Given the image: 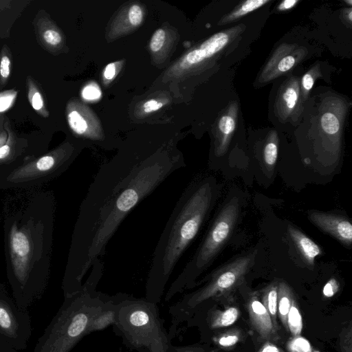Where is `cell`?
<instances>
[{
	"instance_id": "obj_1",
	"label": "cell",
	"mask_w": 352,
	"mask_h": 352,
	"mask_svg": "<svg viewBox=\"0 0 352 352\" xmlns=\"http://www.w3.org/2000/svg\"><path fill=\"white\" fill-rule=\"evenodd\" d=\"M184 166L179 155H120L97 172L76 223L64 292L74 294L128 214L168 176Z\"/></svg>"
},
{
	"instance_id": "obj_2",
	"label": "cell",
	"mask_w": 352,
	"mask_h": 352,
	"mask_svg": "<svg viewBox=\"0 0 352 352\" xmlns=\"http://www.w3.org/2000/svg\"><path fill=\"white\" fill-rule=\"evenodd\" d=\"M214 182L206 178L183 191L155 246L146 283V300L157 304L176 265L198 234L212 205Z\"/></svg>"
},
{
	"instance_id": "obj_3",
	"label": "cell",
	"mask_w": 352,
	"mask_h": 352,
	"mask_svg": "<svg viewBox=\"0 0 352 352\" xmlns=\"http://www.w3.org/2000/svg\"><path fill=\"white\" fill-rule=\"evenodd\" d=\"M100 278L89 274L78 293L65 300L33 352H69L87 335V328L96 314L107 303L109 296L96 291Z\"/></svg>"
},
{
	"instance_id": "obj_4",
	"label": "cell",
	"mask_w": 352,
	"mask_h": 352,
	"mask_svg": "<svg viewBox=\"0 0 352 352\" xmlns=\"http://www.w3.org/2000/svg\"><path fill=\"white\" fill-rule=\"evenodd\" d=\"M114 331L124 344L138 352H173L171 337L160 318L157 304L118 293Z\"/></svg>"
},
{
	"instance_id": "obj_5",
	"label": "cell",
	"mask_w": 352,
	"mask_h": 352,
	"mask_svg": "<svg viewBox=\"0 0 352 352\" xmlns=\"http://www.w3.org/2000/svg\"><path fill=\"white\" fill-rule=\"evenodd\" d=\"M256 252L240 256L219 268L207 279L201 288L184 295L169 307L171 316L169 335L174 336L177 327L188 320L194 313L208 300L220 298L232 292L242 283L244 276L253 265Z\"/></svg>"
},
{
	"instance_id": "obj_6",
	"label": "cell",
	"mask_w": 352,
	"mask_h": 352,
	"mask_svg": "<svg viewBox=\"0 0 352 352\" xmlns=\"http://www.w3.org/2000/svg\"><path fill=\"white\" fill-rule=\"evenodd\" d=\"M32 334L28 310L21 309L0 290V342L16 351L25 349Z\"/></svg>"
},
{
	"instance_id": "obj_7",
	"label": "cell",
	"mask_w": 352,
	"mask_h": 352,
	"mask_svg": "<svg viewBox=\"0 0 352 352\" xmlns=\"http://www.w3.org/2000/svg\"><path fill=\"white\" fill-rule=\"evenodd\" d=\"M10 250L14 275L21 287L18 296L14 298L16 302L28 280L31 243L28 236L14 226L10 234Z\"/></svg>"
},
{
	"instance_id": "obj_8",
	"label": "cell",
	"mask_w": 352,
	"mask_h": 352,
	"mask_svg": "<svg viewBox=\"0 0 352 352\" xmlns=\"http://www.w3.org/2000/svg\"><path fill=\"white\" fill-rule=\"evenodd\" d=\"M311 222L323 232L331 235L346 247L352 242V225L345 217L318 211L309 214Z\"/></svg>"
},
{
	"instance_id": "obj_9",
	"label": "cell",
	"mask_w": 352,
	"mask_h": 352,
	"mask_svg": "<svg viewBox=\"0 0 352 352\" xmlns=\"http://www.w3.org/2000/svg\"><path fill=\"white\" fill-rule=\"evenodd\" d=\"M250 321L254 331L264 340H277L278 329L255 293L251 294L246 303Z\"/></svg>"
},
{
	"instance_id": "obj_10",
	"label": "cell",
	"mask_w": 352,
	"mask_h": 352,
	"mask_svg": "<svg viewBox=\"0 0 352 352\" xmlns=\"http://www.w3.org/2000/svg\"><path fill=\"white\" fill-rule=\"evenodd\" d=\"M229 41L230 34L227 32H221L212 35L197 48L187 53L181 60L179 67L187 69L210 58L223 49Z\"/></svg>"
},
{
	"instance_id": "obj_11",
	"label": "cell",
	"mask_w": 352,
	"mask_h": 352,
	"mask_svg": "<svg viewBox=\"0 0 352 352\" xmlns=\"http://www.w3.org/2000/svg\"><path fill=\"white\" fill-rule=\"evenodd\" d=\"M289 235L303 261L309 266H314L315 259L322 251L320 247L298 228L292 225L287 228Z\"/></svg>"
},
{
	"instance_id": "obj_12",
	"label": "cell",
	"mask_w": 352,
	"mask_h": 352,
	"mask_svg": "<svg viewBox=\"0 0 352 352\" xmlns=\"http://www.w3.org/2000/svg\"><path fill=\"white\" fill-rule=\"evenodd\" d=\"M116 314L117 305L115 295L109 296L104 307L91 320L87 328V335L114 325L116 321Z\"/></svg>"
},
{
	"instance_id": "obj_13",
	"label": "cell",
	"mask_w": 352,
	"mask_h": 352,
	"mask_svg": "<svg viewBox=\"0 0 352 352\" xmlns=\"http://www.w3.org/2000/svg\"><path fill=\"white\" fill-rule=\"evenodd\" d=\"M238 307L231 306L224 310L211 309L207 311L206 321L210 329H217L233 324L239 318Z\"/></svg>"
},
{
	"instance_id": "obj_14",
	"label": "cell",
	"mask_w": 352,
	"mask_h": 352,
	"mask_svg": "<svg viewBox=\"0 0 352 352\" xmlns=\"http://www.w3.org/2000/svg\"><path fill=\"white\" fill-rule=\"evenodd\" d=\"M299 97L298 80H292L282 89L278 100V109L281 116H287L295 109Z\"/></svg>"
},
{
	"instance_id": "obj_15",
	"label": "cell",
	"mask_w": 352,
	"mask_h": 352,
	"mask_svg": "<svg viewBox=\"0 0 352 352\" xmlns=\"http://www.w3.org/2000/svg\"><path fill=\"white\" fill-rule=\"evenodd\" d=\"M292 289L284 281L278 282V315L286 331L287 329V314L294 299Z\"/></svg>"
},
{
	"instance_id": "obj_16",
	"label": "cell",
	"mask_w": 352,
	"mask_h": 352,
	"mask_svg": "<svg viewBox=\"0 0 352 352\" xmlns=\"http://www.w3.org/2000/svg\"><path fill=\"white\" fill-rule=\"evenodd\" d=\"M235 118L229 113L223 116L218 123L220 137L216 147V153L217 155H222L227 149L231 135L235 129Z\"/></svg>"
},
{
	"instance_id": "obj_17",
	"label": "cell",
	"mask_w": 352,
	"mask_h": 352,
	"mask_svg": "<svg viewBox=\"0 0 352 352\" xmlns=\"http://www.w3.org/2000/svg\"><path fill=\"white\" fill-rule=\"evenodd\" d=\"M278 282L274 281L267 285L263 291L262 304L268 311L271 319L277 329H278Z\"/></svg>"
},
{
	"instance_id": "obj_18",
	"label": "cell",
	"mask_w": 352,
	"mask_h": 352,
	"mask_svg": "<svg viewBox=\"0 0 352 352\" xmlns=\"http://www.w3.org/2000/svg\"><path fill=\"white\" fill-rule=\"evenodd\" d=\"M269 0H248L241 3L232 12L223 18L222 23H227L238 19L247 14L261 8L265 3H268Z\"/></svg>"
},
{
	"instance_id": "obj_19",
	"label": "cell",
	"mask_w": 352,
	"mask_h": 352,
	"mask_svg": "<svg viewBox=\"0 0 352 352\" xmlns=\"http://www.w3.org/2000/svg\"><path fill=\"white\" fill-rule=\"evenodd\" d=\"M287 329L292 337L301 335L302 330V318L297 302L294 298L287 314Z\"/></svg>"
},
{
	"instance_id": "obj_20",
	"label": "cell",
	"mask_w": 352,
	"mask_h": 352,
	"mask_svg": "<svg viewBox=\"0 0 352 352\" xmlns=\"http://www.w3.org/2000/svg\"><path fill=\"white\" fill-rule=\"evenodd\" d=\"M68 123L74 132L78 135H85L88 131V123L85 118L78 111H72L68 114Z\"/></svg>"
},
{
	"instance_id": "obj_21",
	"label": "cell",
	"mask_w": 352,
	"mask_h": 352,
	"mask_svg": "<svg viewBox=\"0 0 352 352\" xmlns=\"http://www.w3.org/2000/svg\"><path fill=\"white\" fill-rule=\"evenodd\" d=\"M278 156V144L275 140L268 141L263 151V161L269 172L272 171Z\"/></svg>"
},
{
	"instance_id": "obj_22",
	"label": "cell",
	"mask_w": 352,
	"mask_h": 352,
	"mask_svg": "<svg viewBox=\"0 0 352 352\" xmlns=\"http://www.w3.org/2000/svg\"><path fill=\"white\" fill-rule=\"evenodd\" d=\"M241 336L239 331H230L214 337L213 341L222 348H230L234 346L240 341Z\"/></svg>"
},
{
	"instance_id": "obj_23",
	"label": "cell",
	"mask_w": 352,
	"mask_h": 352,
	"mask_svg": "<svg viewBox=\"0 0 352 352\" xmlns=\"http://www.w3.org/2000/svg\"><path fill=\"white\" fill-rule=\"evenodd\" d=\"M322 130L327 134L334 135L339 131L340 122L338 118L331 113H324L320 119Z\"/></svg>"
},
{
	"instance_id": "obj_24",
	"label": "cell",
	"mask_w": 352,
	"mask_h": 352,
	"mask_svg": "<svg viewBox=\"0 0 352 352\" xmlns=\"http://www.w3.org/2000/svg\"><path fill=\"white\" fill-rule=\"evenodd\" d=\"M289 352H311L309 342L301 336L291 338L287 344Z\"/></svg>"
},
{
	"instance_id": "obj_25",
	"label": "cell",
	"mask_w": 352,
	"mask_h": 352,
	"mask_svg": "<svg viewBox=\"0 0 352 352\" xmlns=\"http://www.w3.org/2000/svg\"><path fill=\"white\" fill-rule=\"evenodd\" d=\"M57 165L56 159L54 156L45 155L39 158L36 161L34 166V170L32 172L34 173H47L51 171V170L55 168Z\"/></svg>"
},
{
	"instance_id": "obj_26",
	"label": "cell",
	"mask_w": 352,
	"mask_h": 352,
	"mask_svg": "<svg viewBox=\"0 0 352 352\" xmlns=\"http://www.w3.org/2000/svg\"><path fill=\"white\" fill-rule=\"evenodd\" d=\"M82 96L86 100H96L101 97V91L98 85L91 82L82 90Z\"/></svg>"
},
{
	"instance_id": "obj_27",
	"label": "cell",
	"mask_w": 352,
	"mask_h": 352,
	"mask_svg": "<svg viewBox=\"0 0 352 352\" xmlns=\"http://www.w3.org/2000/svg\"><path fill=\"white\" fill-rule=\"evenodd\" d=\"M166 38L165 31L160 28L157 30L151 37L150 49L153 52H157L163 47Z\"/></svg>"
},
{
	"instance_id": "obj_28",
	"label": "cell",
	"mask_w": 352,
	"mask_h": 352,
	"mask_svg": "<svg viewBox=\"0 0 352 352\" xmlns=\"http://www.w3.org/2000/svg\"><path fill=\"white\" fill-rule=\"evenodd\" d=\"M352 330L349 325L340 334V348L342 352H352Z\"/></svg>"
},
{
	"instance_id": "obj_29",
	"label": "cell",
	"mask_w": 352,
	"mask_h": 352,
	"mask_svg": "<svg viewBox=\"0 0 352 352\" xmlns=\"http://www.w3.org/2000/svg\"><path fill=\"white\" fill-rule=\"evenodd\" d=\"M128 16L129 21L133 26L140 25L143 19L142 8L138 5H133L129 8Z\"/></svg>"
},
{
	"instance_id": "obj_30",
	"label": "cell",
	"mask_w": 352,
	"mask_h": 352,
	"mask_svg": "<svg viewBox=\"0 0 352 352\" xmlns=\"http://www.w3.org/2000/svg\"><path fill=\"white\" fill-rule=\"evenodd\" d=\"M340 285L336 278H331L325 284L322 289L324 296L331 298L339 290Z\"/></svg>"
},
{
	"instance_id": "obj_31",
	"label": "cell",
	"mask_w": 352,
	"mask_h": 352,
	"mask_svg": "<svg viewBox=\"0 0 352 352\" xmlns=\"http://www.w3.org/2000/svg\"><path fill=\"white\" fill-rule=\"evenodd\" d=\"M296 63V58L292 55L283 57L277 65L278 72L283 73L292 69Z\"/></svg>"
},
{
	"instance_id": "obj_32",
	"label": "cell",
	"mask_w": 352,
	"mask_h": 352,
	"mask_svg": "<svg viewBox=\"0 0 352 352\" xmlns=\"http://www.w3.org/2000/svg\"><path fill=\"white\" fill-rule=\"evenodd\" d=\"M43 38L47 43L52 45H56L61 41L60 34L52 30H46L43 34Z\"/></svg>"
},
{
	"instance_id": "obj_33",
	"label": "cell",
	"mask_w": 352,
	"mask_h": 352,
	"mask_svg": "<svg viewBox=\"0 0 352 352\" xmlns=\"http://www.w3.org/2000/svg\"><path fill=\"white\" fill-rule=\"evenodd\" d=\"M173 352H208L207 350L199 345L174 346Z\"/></svg>"
},
{
	"instance_id": "obj_34",
	"label": "cell",
	"mask_w": 352,
	"mask_h": 352,
	"mask_svg": "<svg viewBox=\"0 0 352 352\" xmlns=\"http://www.w3.org/2000/svg\"><path fill=\"white\" fill-rule=\"evenodd\" d=\"M163 103L157 102L155 100L151 99L147 100L143 105L145 113H148L157 111L163 107Z\"/></svg>"
},
{
	"instance_id": "obj_35",
	"label": "cell",
	"mask_w": 352,
	"mask_h": 352,
	"mask_svg": "<svg viewBox=\"0 0 352 352\" xmlns=\"http://www.w3.org/2000/svg\"><path fill=\"white\" fill-rule=\"evenodd\" d=\"M10 60L7 56L1 58L0 63V74L3 78H8L10 74Z\"/></svg>"
},
{
	"instance_id": "obj_36",
	"label": "cell",
	"mask_w": 352,
	"mask_h": 352,
	"mask_svg": "<svg viewBox=\"0 0 352 352\" xmlns=\"http://www.w3.org/2000/svg\"><path fill=\"white\" fill-rule=\"evenodd\" d=\"M314 82V76L311 73H306L302 78V86L305 93H308Z\"/></svg>"
},
{
	"instance_id": "obj_37",
	"label": "cell",
	"mask_w": 352,
	"mask_h": 352,
	"mask_svg": "<svg viewBox=\"0 0 352 352\" xmlns=\"http://www.w3.org/2000/svg\"><path fill=\"white\" fill-rule=\"evenodd\" d=\"M116 72V63H109L105 67V68L104 69V72H103V76L105 79L111 80L115 76Z\"/></svg>"
},
{
	"instance_id": "obj_38",
	"label": "cell",
	"mask_w": 352,
	"mask_h": 352,
	"mask_svg": "<svg viewBox=\"0 0 352 352\" xmlns=\"http://www.w3.org/2000/svg\"><path fill=\"white\" fill-rule=\"evenodd\" d=\"M32 106L35 110H40L43 106V98L38 92H36L32 98Z\"/></svg>"
},
{
	"instance_id": "obj_39",
	"label": "cell",
	"mask_w": 352,
	"mask_h": 352,
	"mask_svg": "<svg viewBox=\"0 0 352 352\" xmlns=\"http://www.w3.org/2000/svg\"><path fill=\"white\" fill-rule=\"evenodd\" d=\"M298 1L297 0H285L278 6V9L280 11L288 10L292 8Z\"/></svg>"
},
{
	"instance_id": "obj_40",
	"label": "cell",
	"mask_w": 352,
	"mask_h": 352,
	"mask_svg": "<svg viewBox=\"0 0 352 352\" xmlns=\"http://www.w3.org/2000/svg\"><path fill=\"white\" fill-rule=\"evenodd\" d=\"M258 352H281V351L272 342H266Z\"/></svg>"
},
{
	"instance_id": "obj_41",
	"label": "cell",
	"mask_w": 352,
	"mask_h": 352,
	"mask_svg": "<svg viewBox=\"0 0 352 352\" xmlns=\"http://www.w3.org/2000/svg\"><path fill=\"white\" fill-rule=\"evenodd\" d=\"M10 152V147L8 145H3L0 146V160L4 159L8 156Z\"/></svg>"
},
{
	"instance_id": "obj_42",
	"label": "cell",
	"mask_w": 352,
	"mask_h": 352,
	"mask_svg": "<svg viewBox=\"0 0 352 352\" xmlns=\"http://www.w3.org/2000/svg\"><path fill=\"white\" fill-rule=\"evenodd\" d=\"M0 352H18V351L0 342Z\"/></svg>"
},
{
	"instance_id": "obj_43",
	"label": "cell",
	"mask_w": 352,
	"mask_h": 352,
	"mask_svg": "<svg viewBox=\"0 0 352 352\" xmlns=\"http://www.w3.org/2000/svg\"><path fill=\"white\" fill-rule=\"evenodd\" d=\"M345 2H346V3H350V5H351V3H352V2H351V1H345Z\"/></svg>"
},
{
	"instance_id": "obj_44",
	"label": "cell",
	"mask_w": 352,
	"mask_h": 352,
	"mask_svg": "<svg viewBox=\"0 0 352 352\" xmlns=\"http://www.w3.org/2000/svg\"><path fill=\"white\" fill-rule=\"evenodd\" d=\"M311 352H320L319 351H312Z\"/></svg>"
}]
</instances>
